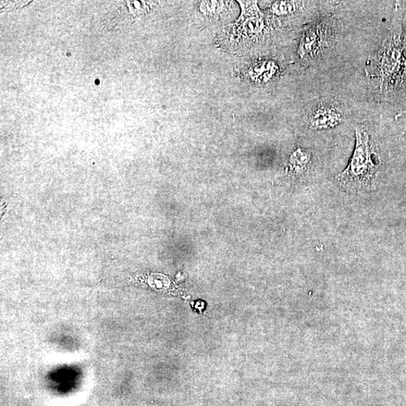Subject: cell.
<instances>
[{"instance_id":"cell-1","label":"cell","mask_w":406,"mask_h":406,"mask_svg":"<svg viewBox=\"0 0 406 406\" xmlns=\"http://www.w3.org/2000/svg\"><path fill=\"white\" fill-rule=\"evenodd\" d=\"M370 135L363 129L356 130V145L348 167L337 176L339 186L350 192L360 193L375 188L378 167Z\"/></svg>"},{"instance_id":"cell-2","label":"cell","mask_w":406,"mask_h":406,"mask_svg":"<svg viewBox=\"0 0 406 406\" xmlns=\"http://www.w3.org/2000/svg\"><path fill=\"white\" fill-rule=\"evenodd\" d=\"M242 14L235 23L227 30V40L232 47L239 49L250 47L265 36L266 22L256 2H239Z\"/></svg>"},{"instance_id":"cell-3","label":"cell","mask_w":406,"mask_h":406,"mask_svg":"<svg viewBox=\"0 0 406 406\" xmlns=\"http://www.w3.org/2000/svg\"><path fill=\"white\" fill-rule=\"evenodd\" d=\"M402 46L398 36L391 35L380 48L376 59L377 77L387 85L401 67Z\"/></svg>"},{"instance_id":"cell-4","label":"cell","mask_w":406,"mask_h":406,"mask_svg":"<svg viewBox=\"0 0 406 406\" xmlns=\"http://www.w3.org/2000/svg\"><path fill=\"white\" fill-rule=\"evenodd\" d=\"M342 120V115L338 108L324 104L315 107L310 118L311 127L317 130L334 128Z\"/></svg>"},{"instance_id":"cell-5","label":"cell","mask_w":406,"mask_h":406,"mask_svg":"<svg viewBox=\"0 0 406 406\" xmlns=\"http://www.w3.org/2000/svg\"><path fill=\"white\" fill-rule=\"evenodd\" d=\"M323 30L317 26L308 30L303 35L298 53L303 58L317 53L324 43Z\"/></svg>"},{"instance_id":"cell-6","label":"cell","mask_w":406,"mask_h":406,"mask_svg":"<svg viewBox=\"0 0 406 406\" xmlns=\"http://www.w3.org/2000/svg\"><path fill=\"white\" fill-rule=\"evenodd\" d=\"M227 4L223 1H204L200 5V9L205 16L217 18L227 9Z\"/></svg>"},{"instance_id":"cell-7","label":"cell","mask_w":406,"mask_h":406,"mask_svg":"<svg viewBox=\"0 0 406 406\" xmlns=\"http://www.w3.org/2000/svg\"><path fill=\"white\" fill-rule=\"evenodd\" d=\"M298 9V2L276 1L270 8L271 14L276 17L291 16Z\"/></svg>"},{"instance_id":"cell-8","label":"cell","mask_w":406,"mask_h":406,"mask_svg":"<svg viewBox=\"0 0 406 406\" xmlns=\"http://www.w3.org/2000/svg\"><path fill=\"white\" fill-rule=\"evenodd\" d=\"M310 162V154L303 152L301 150H298L296 152H294L291 158L292 167L295 171H297L298 174H301L302 171L306 169Z\"/></svg>"},{"instance_id":"cell-9","label":"cell","mask_w":406,"mask_h":406,"mask_svg":"<svg viewBox=\"0 0 406 406\" xmlns=\"http://www.w3.org/2000/svg\"><path fill=\"white\" fill-rule=\"evenodd\" d=\"M129 4L132 13L135 16L143 14L146 11L147 6L145 2H129Z\"/></svg>"},{"instance_id":"cell-10","label":"cell","mask_w":406,"mask_h":406,"mask_svg":"<svg viewBox=\"0 0 406 406\" xmlns=\"http://www.w3.org/2000/svg\"><path fill=\"white\" fill-rule=\"evenodd\" d=\"M403 80L405 81V83L406 84V65L404 67V71H403Z\"/></svg>"}]
</instances>
